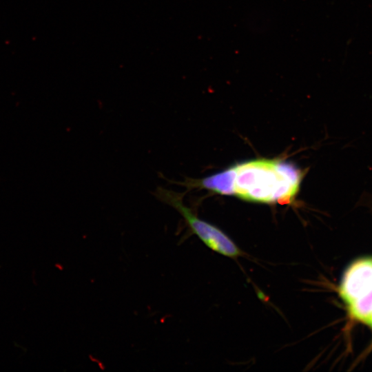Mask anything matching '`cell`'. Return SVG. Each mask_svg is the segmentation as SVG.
I'll list each match as a JSON object with an SVG mask.
<instances>
[{"label": "cell", "instance_id": "obj_1", "mask_svg": "<svg viewBox=\"0 0 372 372\" xmlns=\"http://www.w3.org/2000/svg\"><path fill=\"white\" fill-rule=\"evenodd\" d=\"M303 172L294 165L279 159L257 158L236 163L201 179L173 182L205 189L242 200L266 204H291L296 200Z\"/></svg>", "mask_w": 372, "mask_h": 372}, {"label": "cell", "instance_id": "obj_2", "mask_svg": "<svg viewBox=\"0 0 372 372\" xmlns=\"http://www.w3.org/2000/svg\"><path fill=\"white\" fill-rule=\"evenodd\" d=\"M154 195L161 202L174 208L182 216L190 231L207 247L232 258L243 254L242 251L225 233L193 213L184 204L182 194L159 187L156 189Z\"/></svg>", "mask_w": 372, "mask_h": 372}, {"label": "cell", "instance_id": "obj_3", "mask_svg": "<svg viewBox=\"0 0 372 372\" xmlns=\"http://www.w3.org/2000/svg\"><path fill=\"white\" fill-rule=\"evenodd\" d=\"M372 291V257L359 258L348 266L342 276L339 296L348 307Z\"/></svg>", "mask_w": 372, "mask_h": 372}, {"label": "cell", "instance_id": "obj_4", "mask_svg": "<svg viewBox=\"0 0 372 372\" xmlns=\"http://www.w3.org/2000/svg\"><path fill=\"white\" fill-rule=\"evenodd\" d=\"M365 324H368L372 329V311Z\"/></svg>", "mask_w": 372, "mask_h": 372}]
</instances>
